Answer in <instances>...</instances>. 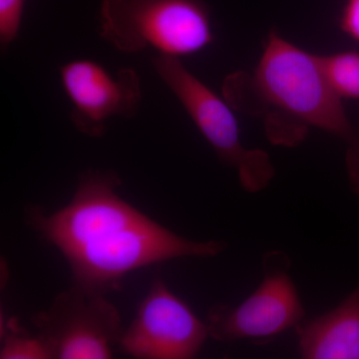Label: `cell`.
<instances>
[{
  "mask_svg": "<svg viewBox=\"0 0 359 359\" xmlns=\"http://www.w3.org/2000/svg\"><path fill=\"white\" fill-rule=\"evenodd\" d=\"M32 323L53 359L112 358L123 332L114 304L104 294L75 285L35 314Z\"/></svg>",
  "mask_w": 359,
  "mask_h": 359,
  "instance_id": "5b68a950",
  "label": "cell"
},
{
  "mask_svg": "<svg viewBox=\"0 0 359 359\" xmlns=\"http://www.w3.org/2000/svg\"><path fill=\"white\" fill-rule=\"evenodd\" d=\"M119 186L114 172H87L65 208L52 215L37 208L27 212L30 226L65 256L77 287L105 294L136 269L180 257H214L226 248L161 226L123 200Z\"/></svg>",
  "mask_w": 359,
  "mask_h": 359,
  "instance_id": "6da1fadb",
  "label": "cell"
},
{
  "mask_svg": "<svg viewBox=\"0 0 359 359\" xmlns=\"http://www.w3.org/2000/svg\"><path fill=\"white\" fill-rule=\"evenodd\" d=\"M339 28L354 41L359 42V0H346L339 16Z\"/></svg>",
  "mask_w": 359,
  "mask_h": 359,
  "instance_id": "4fadbf2b",
  "label": "cell"
},
{
  "mask_svg": "<svg viewBox=\"0 0 359 359\" xmlns=\"http://www.w3.org/2000/svg\"><path fill=\"white\" fill-rule=\"evenodd\" d=\"M60 79L72 103L73 124L90 137L102 136L107 120L132 117L140 106L141 80L133 68L113 74L95 61L77 59L61 66Z\"/></svg>",
  "mask_w": 359,
  "mask_h": 359,
  "instance_id": "ba28073f",
  "label": "cell"
},
{
  "mask_svg": "<svg viewBox=\"0 0 359 359\" xmlns=\"http://www.w3.org/2000/svg\"><path fill=\"white\" fill-rule=\"evenodd\" d=\"M223 95L238 112L264 120L273 145L297 147L318 128L347 144L358 138L341 99L334 93L320 56L304 50L271 29L252 72L229 75Z\"/></svg>",
  "mask_w": 359,
  "mask_h": 359,
  "instance_id": "7a4b0ae2",
  "label": "cell"
},
{
  "mask_svg": "<svg viewBox=\"0 0 359 359\" xmlns=\"http://www.w3.org/2000/svg\"><path fill=\"white\" fill-rule=\"evenodd\" d=\"M1 359H51L42 340L30 334L15 318L1 323Z\"/></svg>",
  "mask_w": 359,
  "mask_h": 359,
  "instance_id": "8fae6325",
  "label": "cell"
},
{
  "mask_svg": "<svg viewBox=\"0 0 359 359\" xmlns=\"http://www.w3.org/2000/svg\"><path fill=\"white\" fill-rule=\"evenodd\" d=\"M26 0H0V44L6 50L20 34Z\"/></svg>",
  "mask_w": 359,
  "mask_h": 359,
  "instance_id": "7c38bea8",
  "label": "cell"
},
{
  "mask_svg": "<svg viewBox=\"0 0 359 359\" xmlns=\"http://www.w3.org/2000/svg\"><path fill=\"white\" fill-rule=\"evenodd\" d=\"M346 168L349 187L359 198V138L348 143L346 155Z\"/></svg>",
  "mask_w": 359,
  "mask_h": 359,
  "instance_id": "5bb4252c",
  "label": "cell"
},
{
  "mask_svg": "<svg viewBox=\"0 0 359 359\" xmlns=\"http://www.w3.org/2000/svg\"><path fill=\"white\" fill-rule=\"evenodd\" d=\"M290 266L285 252H266L259 287L237 306L218 304L210 309L205 321L210 337L219 341L269 339L299 325L304 308Z\"/></svg>",
  "mask_w": 359,
  "mask_h": 359,
  "instance_id": "8992f818",
  "label": "cell"
},
{
  "mask_svg": "<svg viewBox=\"0 0 359 359\" xmlns=\"http://www.w3.org/2000/svg\"><path fill=\"white\" fill-rule=\"evenodd\" d=\"M328 84L341 100H359V52L340 51L320 56Z\"/></svg>",
  "mask_w": 359,
  "mask_h": 359,
  "instance_id": "30bf717a",
  "label": "cell"
},
{
  "mask_svg": "<svg viewBox=\"0 0 359 359\" xmlns=\"http://www.w3.org/2000/svg\"><path fill=\"white\" fill-rule=\"evenodd\" d=\"M209 337L207 323L156 278L131 325L123 330L118 346L135 358L190 359L197 356Z\"/></svg>",
  "mask_w": 359,
  "mask_h": 359,
  "instance_id": "52a82bcc",
  "label": "cell"
},
{
  "mask_svg": "<svg viewBox=\"0 0 359 359\" xmlns=\"http://www.w3.org/2000/svg\"><path fill=\"white\" fill-rule=\"evenodd\" d=\"M152 63L221 162L237 170L243 189L249 193L264 190L275 177V167L266 151L243 145L237 118L226 99L195 76L181 58L159 54Z\"/></svg>",
  "mask_w": 359,
  "mask_h": 359,
  "instance_id": "277c9868",
  "label": "cell"
},
{
  "mask_svg": "<svg viewBox=\"0 0 359 359\" xmlns=\"http://www.w3.org/2000/svg\"><path fill=\"white\" fill-rule=\"evenodd\" d=\"M99 20L100 36L124 53L151 47L181 58L215 41L204 0H102Z\"/></svg>",
  "mask_w": 359,
  "mask_h": 359,
  "instance_id": "3957f363",
  "label": "cell"
},
{
  "mask_svg": "<svg viewBox=\"0 0 359 359\" xmlns=\"http://www.w3.org/2000/svg\"><path fill=\"white\" fill-rule=\"evenodd\" d=\"M304 359H359V285L328 313L295 327Z\"/></svg>",
  "mask_w": 359,
  "mask_h": 359,
  "instance_id": "9c48e42d",
  "label": "cell"
}]
</instances>
